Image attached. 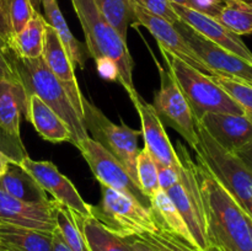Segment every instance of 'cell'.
<instances>
[{"label": "cell", "instance_id": "6da1fadb", "mask_svg": "<svg viewBox=\"0 0 252 251\" xmlns=\"http://www.w3.org/2000/svg\"><path fill=\"white\" fill-rule=\"evenodd\" d=\"M196 174L201 187L211 248L217 251H252L248 214L198 157Z\"/></svg>", "mask_w": 252, "mask_h": 251}, {"label": "cell", "instance_id": "7a4b0ae2", "mask_svg": "<svg viewBox=\"0 0 252 251\" xmlns=\"http://www.w3.org/2000/svg\"><path fill=\"white\" fill-rule=\"evenodd\" d=\"M5 51L16 74L17 84L24 90L25 98L36 95L49 106L66 123L71 133L70 143L75 147L81 140L90 137L83 120L76 113L63 86L48 68L43 56L26 59L16 56L7 47Z\"/></svg>", "mask_w": 252, "mask_h": 251}, {"label": "cell", "instance_id": "3957f363", "mask_svg": "<svg viewBox=\"0 0 252 251\" xmlns=\"http://www.w3.org/2000/svg\"><path fill=\"white\" fill-rule=\"evenodd\" d=\"M71 4L83 27L90 57L94 59L100 57L113 59L120 69V84L132 98L138 93L133 84L134 61L128 51L127 42L102 16L94 0H71Z\"/></svg>", "mask_w": 252, "mask_h": 251}, {"label": "cell", "instance_id": "277c9868", "mask_svg": "<svg viewBox=\"0 0 252 251\" xmlns=\"http://www.w3.org/2000/svg\"><path fill=\"white\" fill-rule=\"evenodd\" d=\"M161 53L167 69L191 107L194 120L199 121L208 112L245 115L243 108L211 76L166 52L161 51Z\"/></svg>", "mask_w": 252, "mask_h": 251}, {"label": "cell", "instance_id": "5b68a950", "mask_svg": "<svg viewBox=\"0 0 252 251\" xmlns=\"http://www.w3.org/2000/svg\"><path fill=\"white\" fill-rule=\"evenodd\" d=\"M196 132L197 144L193 150L197 157L248 213L252 203V172L235 153L219 145L197 121Z\"/></svg>", "mask_w": 252, "mask_h": 251}, {"label": "cell", "instance_id": "8992f818", "mask_svg": "<svg viewBox=\"0 0 252 251\" xmlns=\"http://www.w3.org/2000/svg\"><path fill=\"white\" fill-rule=\"evenodd\" d=\"M91 213L106 229L121 238L159 231L150 209L127 194L101 185V201L91 206Z\"/></svg>", "mask_w": 252, "mask_h": 251}, {"label": "cell", "instance_id": "52a82bcc", "mask_svg": "<svg viewBox=\"0 0 252 251\" xmlns=\"http://www.w3.org/2000/svg\"><path fill=\"white\" fill-rule=\"evenodd\" d=\"M83 122L90 138L100 143L107 152L117 157L130 177L138 184L135 160L140 150L138 140L142 132L132 129L123 122L121 125L113 123L100 108L85 97L83 98Z\"/></svg>", "mask_w": 252, "mask_h": 251}, {"label": "cell", "instance_id": "ba28073f", "mask_svg": "<svg viewBox=\"0 0 252 251\" xmlns=\"http://www.w3.org/2000/svg\"><path fill=\"white\" fill-rule=\"evenodd\" d=\"M81 155L88 162L95 179L100 185L132 197L145 208L150 209V198L140 189L139 185L130 177L120 160L113 157L100 143L88 137L79 143Z\"/></svg>", "mask_w": 252, "mask_h": 251}, {"label": "cell", "instance_id": "9c48e42d", "mask_svg": "<svg viewBox=\"0 0 252 251\" xmlns=\"http://www.w3.org/2000/svg\"><path fill=\"white\" fill-rule=\"evenodd\" d=\"M159 73L160 88L154 95L153 107L164 126L174 128L194 149L197 144L196 120L191 107L169 69L165 70L159 66Z\"/></svg>", "mask_w": 252, "mask_h": 251}, {"label": "cell", "instance_id": "30bf717a", "mask_svg": "<svg viewBox=\"0 0 252 251\" xmlns=\"http://www.w3.org/2000/svg\"><path fill=\"white\" fill-rule=\"evenodd\" d=\"M175 27L181 33L189 46L196 52L202 62L211 69L212 75L219 74L229 78L239 79L252 86V64L236 54L217 46L202 36L184 21L175 22Z\"/></svg>", "mask_w": 252, "mask_h": 251}, {"label": "cell", "instance_id": "8fae6325", "mask_svg": "<svg viewBox=\"0 0 252 251\" xmlns=\"http://www.w3.org/2000/svg\"><path fill=\"white\" fill-rule=\"evenodd\" d=\"M25 94L19 84L0 80V150L15 164L27 157L20 134Z\"/></svg>", "mask_w": 252, "mask_h": 251}, {"label": "cell", "instance_id": "7c38bea8", "mask_svg": "<svg viewBox=\"0 0 252 251\" xmlns=\"http://www.w3.org/2000/svg\"><path fill=\"white\" fill-rule=\"evenodd\" d=\"M132 6L133 17H134L133 25H140V26L145 27L157 39L160 51H164L181 59L185 63L189 64L194 69H198L207 75H212L211 69L199 59L196 52L185 41V38L177 31L174 24L158 16V15L152 14L144 7L139 6L134 2H132Z\"/></svg>", "mask_w": 252, "mask_h": 251}, {"label": "cell", "instance_id": "4fadbf2b", "mask_svg": "<svg viewBox=\"0 0 252 251\" xmlns=\"http://www.w3.org/2000/svg\"><path fill=\"white\" fill-rule=\"evenodd\" d=\"M22 167L38 182L39 186L52 194L54 201L81 217H91V204L86 203L73 182L62 174L52 161H37L30 157L21 162Z\"/></svg>", "mask_w": 252, "mask_h": 251}, {"label": "cell", "instance_id": "5bb4252c", "mask_svg": "<svg viewBox=\"0 0 252 251\" xmlns=\"http://www.w3.org/2000/svg\"><path fill=\"white\" fill-rule=\"evenodd\" d=\"M58 202L31 203L17 199L0 189V224L24 226L53 233L57 229L56 209Z\"/></svg>", "mask_w": 252, "mask_h": 251}, {"label": "cell", "instance_id": "9a60e30c", "mask_svg": "<svg viewBox=\"0 0 252 251\" xmlns=\"http://www.w3.org/2000/svg\"><path fill=\"white\" fill-rule=\"evenodd\" d=\"M43 58L47 65L51 69L53 75L58 79L61 85L65 90L71 105L75 108L79 117L84 118V105L83 94L79 88L75 73H74V64L70 57L66 53L61 38L57 32L47 25L46 34H44Z\"/></svg>", "mask_w": 252, "mask_h": 251}, {"label": "cell", "instance_id": "2e32d148", "mask_svg": "<svg viewBox=\"0 0 252 251\" xmlns=\"http://www.w3.org/2000/svg\"><path fill=\"white\" fill-rule=\"evenodd\" d=\"M130 100L134 103L139 115L140 123H142L140 132L144 138L145 148H148L155 161L164 166L179 167L180 161L176 149L170 142L164 123L155 112L153 105L145 102L139 94L133 96Z\"/></svg>", "mask_w": 252, "mask_h": 251}, {"label": "cell", "instance_id": "e0dca14e", "mask_svg": "<svg viewBox=\"0 0 252 251\" xmlns=\"http://www.w3.org/2000/svg\"><path fill=\"white\" fill-rule=\"evenodd\" d=\"M172 6H174L176 14L179 15L180 20L189 25V27H192L194 31L208 38L217 46L236 54V56L252 64V52L244 43L240 36L231 32L230 30L223 26L216 19L206 14H202L197 10L179 4H172Z\"/></svg>", "mask_w": 252, "mask_h": 251}, {"label": "cell", "instance_id": "ac0fdd59", "mask_svg": "<svg viewBox=\"0 0 252 251\" xmlns=\"http://www.w3.org/2000/svg\"><path fill=\"white\" fill-rule=\"evenodd\" d=\"M197 122L219 145L231 153L252 140V121L245 115L208 112Z\"/></svg>", "mask_w": 252, "mask_h": 251}, {"label": "cell", "instance_id": "d6986e66", "mask_svg": "<svg viewBox=\"0 0 252 251\" xmlns=\"http://www.w3.org/2000/svg\"><path fill=\"white\" fill-rule=\"evenodd\" d=\"M22 115L33 126L42 139L51 143L71 140V133L66 123L36 95L25 98Z\"/></svg>", "mask_w": 252, "mask_h": 251}, {"label": "cell", "instance_id": "ffe728a7", "mask_svg": "<svg viewBox=\"0 0 252 251\" xmlns=\"http://www.w3.org/2000/svg\"><path fill=\"white\" fill-rule=\"evenodd\" d=\"M150 212L153 214L158 228L161 231L171 234L192 248H197L184 218L179 209L171 201L166 191L159 188L150 197Z\"/></svg>", "mask_w": 252, "mask_h": 251}, {"label": "cell", "instance_id": "44dd1931", "mask_svg": "<svg viewBox=\"0 0 252 251\" xmlns=\"http://www.w3.org/2000/svg\"><path fill=\"white\" fill-rule=\"evenodd\" d=\"M53 233L0 224V251H52Z\"/></svg>", "mask_w": 252, "mask_h": 251}, {"label": "cell", "instance_id": "7402d4cb", "mask_svg": "<svg viewBox=\"0 0 252 251\" xmlns=\"http://www.w3.org/2000/svg\"><path fill=\"white\" fill-rule=\"evenodd\" d=\"M0 189L15 198L31 203H48L51 201L38 182L21 165L12 161L0 176Z\"/></svg>", "mask_w": 252, "mask_h": 251}, {"label": "cell", "instance_id": "603a6c76", "mask_svg": "<svg viewBox=\"0 0 252 251\" xmlns=\"http://www.w3.org/2000/svg\"><path fill=\"white\" fill-rule=\"evenodd\" d=\"M41 2L44 10L43 17L47 25L57 32L74 65H78L81 70L85 69L86 61L90 57L86 44L81 43L73 36L68 24L64 20L61 9H59L58 1L57 0H41Z\"/></svg>", "mask_w": 252, "mask_h": 251}, {"label": "cell", "instance_id": "cb8c5ba5", "mask_svg": "<svg viewBox=\"0 0 252 251\" xmlns=\"http://www.w3.org/2000/svg\"><path fill=\"white\" fill-rule=\"evenodd\" d=\"M74 218L85 239L89 251H133L125 238L106 229L93 216L81 217L74 213Z\"/></svg>", "mask_w": 252, "mask_h": 251}, {"label": "cell", "instance_id": "d4e9b609", "mask_svg": "<svg viewBox=\"0 0 252 251\" xmlns=\"http://www.w3.org/2000/svg\"><path fill=\"white\" fill-rule=\"evenodd\" d=\"M46 29L47 22L43 15L36 11L26 26L12 36L6 47L21 58L33 59L41 57L43 54Z\"/></svg>", "mask_w": 252, "mask_h": 251}, {"label": "cell", "instance_id": "484cf974", "mask_svg": "<svg viewBox=\"0 0 252 251\" xmlns=\"http://www.w3.org/2000/svg\"><path fill=\"white\" fill-rule=\"evenodd\" d=\"M216 20L238 36L252 34V0H224Z\"/></svg>", "mask_w": 252, "mask_h": 251}, {"label": "cell", "instance_id": "4316f807", "mask_svg": "<svg viewBox=\"0 0 252 251\" xmlns=\"http://www.w3.org/2000/svg\"><path fill=\"white\" fill-rule=\"evenodd\" d=\"M98 11L127 42L128 27L134 22L130 0H94Z\"/></svg>", "mask_w": 252, "mask_h": 251}, {"label": "cell", "instance_id": "83f0119b", "mask_svg": "<svg viewBox=\"0 0 252 251\" xmlns=\"http://www.w3.org/2000/svg\"><path fill=\"white\" fill-rule=\"evenodd\" d=\"M57 229L71 251H89L85 239L76 224L74 213L58 203L56 209Z\"/></svg>", "mask_w": 252, "mask_h": 251}, {"label": "cell", "instance_id": "f1b7e54d", "mask_svg": "<svg viewBox=\"0 0 252 251\" xmlns=\"http://www.w3.org/2000/svg\"><path fill=\"white\" fill-rule=\"evenodd\" d=\"M135 169H137L138 185L140 189L150 198L159 189V181H158V162L152 157L148 148L144 147L138 153Z\"/></svg>", "mask_w": 252, "mask_h": 251}, {"label": "cell", "instance_id": "f546056e", "mask_svg": "<svg viewBox=\"0 0 252 251\" xmlns=\"http://www.w3.org/2000/svg\"><path fill=\"white\" fill-rule=\"evenodd\" d=\"M241 108L252 121V86L239 79L213 74L209 75Z\"/></svg>", "mask_w": 252, "mask_h": 251}, {"label": "cell", "instance_id": "4dcf8cb0", "mask_svg": "<svg viewBox=\"0 0 252 251\" xmlns=\"http://www.w3.org/2000/svg\"><path fill=\"white\" fill-rule=\"evenodd\" d=\"M0 1L11 27L12 36L19 33L36 12L30 0H0Z\"/></svg>", "mask_w": 252, "mask_h": 251}, {"label": "cell", "instance_id": "1f68e13d", "mask_svg": "<svg viewBox=\"0 0 252 251\" xmlns=\"http://www.w3.org/2000/svg\"><path fill=\"white\" fill-rule=\"evenodd\" d=\"M130 1L144 7L145 10H148L152 14H155L158 16L162 17V19L167 20L171 24L180 21L179 15L174 10L172 2L170 0H130Z\"/></svg>", "mask_w": 252, "mask_h": 251}, {"label": "cell", "instance_id": "d6a6232c", "mask_svg": "<svg viewBox=\"0 0 252 251\" xmlns=\"http://www.w3.org/2000/svg\"><path fill=\"white\" fill-rule=\"evenodd\" d=\"M133 251H171L167 246L153 239L149 234L125 238Z\"/></svg>", "mask_w": 252, "mask_h": 251}, {"label": "cell", "instance_id": "836d02e7", "mask_svg": "<svg viewBox=\"0 0 252 251\" xmlns=\"http://www.w3.org/2000/svg\"><path fill=\"white\" fill-rule=\"evenodd\" d=\"M153 239H155L157 241L161 243L162 245L167 246L171 251H201L196 248H192V246L187 245L186 243H184L182 240H180L176 236L171 235V234L166 233V231L159 230L158 233L149 234ZM208 251H217L214 248H211Z\"/></svg>", "mask_w": 252, "mask_h": 251}, {"label": "cell", "instance_id": "e575fe53", "mask_svg": "<svg viewBox=\"0 0 252 251\" xmlns=\"http://www.w3.org/2000/svg\"><path fill=\"white\" fill-rule=\"evenodd\" d=\"M96 69H97L98 75L102 79L108 81H121L120 69H118L117 63L113 59L108 57H100L95 59Z\"/></svg>", "mask_w": 252, "mask_h": 251}, {"label": "cell", "instance_id": "d590c367", "mask_svg": "<svg viewBox=\"0 0 252 251\" xmlns=\"http://www.w3.org/2000/svg\"><path fill=\"white\" fill-rule=\"evenodd\" d=\"M158 181H159V188L167 191L174 185L180 181L179 167L164 166L158 164Z\"/></svg>", "mask_w": 252, "mask_h": 251}, {"label": "cell", "instance_id": "8d00e7d4", "mask_svg": "<svg viewBox=\"0 0 252 251\" xmlns=\"http://www.w3.org/2000/svg\"><path fill=\"white\" fill-rule=\"evenodd\" d=\"M223 5L224 0H189V5L187 7L217 19Z\"/></svg>", "mask_w": 252, "mask_h": 251}, {"label": "cell", "instance_id": "74e56055", "mask_svg": "<svg viewBox=\"0 0 252 251\" xmlns=\"http://www.w3.org/2000/svg\"><path fill=\"white\" fill-rule=\"evenodd\" d=\"M6 47L0 42V80L10 81V83L17 84L16 74H15L14 68L11 65L9 57H7Z\"/></svg>", "mask_w": 252, "mask_h": 251}, {"label": "cell", "instance_id": "f35d334b", "mask_svg": "<svg viewBox=\"0 0 252 251\" xmlns=\"http://www.w3.org/2000/svg\"><path fill=\"white\" fill-rule=\"evenodd\" d=\"M11 38H12L11 27H10L9 21H7V17L6 15H5L4 7H2L1 1H0V42L6 47Z\"/></svg>", "mask_w": 252, "mask_h": 251}, {"label": "cell", "instance_id": "ab89813d", "mask_svg": "<svg viewBox=\"0 0 252 251\" xmlns=\"http://www.w3.org/2000/svg\"><path fill=\"white\" fill-rule=\"evenodd\" d=\"M235 154L240 157L241 161L248 166V169L252 172V140L250 143H248L246 145H244L241 149H239L238 152H235Z\"/></svg>", "mask_w": 252, "mask_h": 251}, {"label": "cell", "instance_id": "60d3db41", "mask_svg": "<svg viewBox=\"0 0 252 251\" xmlns=\"http://www.w3.org/2000/svg\"><path fill=\"white\" fill-rule=\"evenodd\" d=\"M52 251H71L65 241L62 238L58 229H56L53 233V243H52Z\"/></svg>", "mask_w": 252, "mask_h": 251}, {"label": "cell", "instance_id": "b9f144b4", "mask_svg": "<svg viewBox=\"0 0 252 251\" xmlns=\"http://www.w3.org/2000/svg\"><path fill=\"white\" fill-rule=\"evenodd\" d=\"M10 162H11V160H10L9 157H7L6 155H5L4 153L0 150V176H1L5 171H6L7 166H9Z\"/></svg>", "mask_w": 252, "mask_h": 251}, {"label": "cell", "instance_id": "7bdbcfd3", "mask_svg": "<svg viewBox=\"0 0 252 251\" xmlns=\"http://www.w3.org/2000/svg\"><path fill=\"white\" fill-rule=\"evenodd\" d=\"M32 4V6H33L34 11L37 12H41V7H42V2L41 0H30Z\"/></svg>", "mask_w": 252, "mask_h": 251}, {"label": "cell", "instance_id": "ee69618b", "mask_svg": "<svg viewBox=\"0 0 252 251\" xmlns=\"http://www.w3.org/2000/svg\"><path fill=\"white\" fill-rule=\"evenodd\" d=\"M172 4H179V5H184V6H189V0H170Z\"/></svg>", "mask_w": 252, "mask_h": 251}, {"label": "cell", "instance_id": "f6af8a7d", "mask_svg": "<svg viewBox=\"0 0 252 251\" xmlns=\"http://www.w3.org/2000/svg\"><path fill=\"white\" fill-rule=\"evenodd\" d=\"M246 214H248V216L250 217V218L252 219V203H251V207H250V209H249V211H248V213H246Z\"/></svg>", "mask_w": 252, "mask_h": 251}, {"label": "cell", "instance_id": "bcb514c9", "mask_svg": "<svg viewBox=\"0 0 252 251\" xmlns=\"http://www.w3.org/2000/svg\"><path fill=\"white\" fill-rule=\"evenodd\" d=\"M249 223H250V228H251V233H252V219L249 217Z\"/></svg>", "mask_w": 252, "mask_h": 251}]
</instances>
